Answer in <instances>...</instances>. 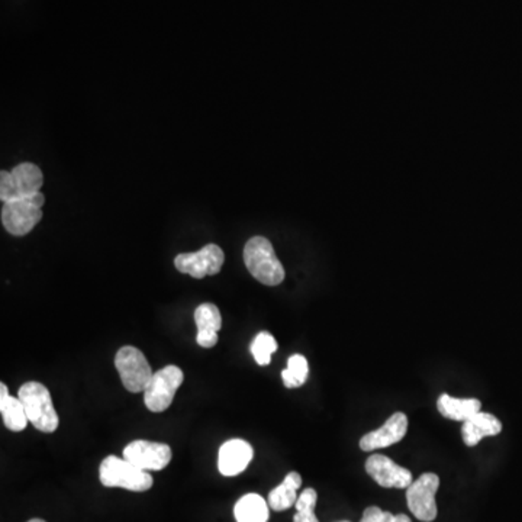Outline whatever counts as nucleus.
<instances>
[{"label":"nucleus","instance_id":"nucleus-12","mask_svg":"<svg viewBox=\"0 0 522 522\" xmlns=\"http://www.w3.org/2000/svg\"><path fill=\"white\" fill-rule=\"evenodd\" d=\"M408 431V417L404 412H397L388 418V421L375 429L361 437L360 448L363 451H375L379 448L393 446L402 441Z\"/></svg>","mask_w":522,"mask_h":522},{"label":"nucleus","instance_id":"nucleus-8","mask_svg":"<svg viewBox=\"0 0 522 522\" xmlns=\"http://www.w3.org/2000/svg\"><path fill=\"white\" fill-rule=\"evenodd\" d=\"M439 478L434 473H424L407 489L408 508L419 521L431 522L437 518L436 494Z\"/></svg>","mask_w":522,"mask_h":522},{"label":"nucleus","instance_id":"nucleus-17","mask_svg":"<svg viewBox=\"0 0 522 522\" xmlns=\"http://www.w3.org/2000/svg\"><path fill=\"white\" fill-rule=\"evenodd\" d=\"M302 487V478L300 473L291 472L285 480L274 488L269 494V507L273 511L281 512L291 508L298 501V489Z\"/></svg>","mask_w":522,"mask_h":522},{"label":"nucleus","instance_id":"nucleus-16","mask_svg":"<svg viewBox=\"0 0 522 522\" xmlns=\"http://www.w3.org/2000/svg\"><path fill=\"white\" fill-rule=\"evenodd\" d=\"M0 412L4 418V424L7 429L14 432H21L26 428L29 419L25 407L19 398L9 395V389L5 383L0 385Z\"/></svg>","mask_w":522,"mask_h":522},{"label":"nucleus","instance_id":"nucleus-11","mask_svg":"<svg viewBox=\"0 0 522 522\" xmlns=\"http://www.w3.org/2000/svg\"><path fill=\"white\" fill-rule=\"evenodd\" d=\"M366 472L371 476L378 485L382 488H395V489H408L414 480L412 473L408 468L397 465L389 458L382 454H373L366 461Z\"/></svg>","mask_w":522,"mask_h":522},{"label":"nucleus","instance_id":"nucleus-21","mask_svg":"<svg viewBox=\"0 0 522 522\" xmlns=\"http://www.w3.org/2000/svg\"><path fill=\"white\" fill-rule=\"evenodd\" d=\"M250 350H251L252 357L259 366H267V364H271V356L278 351V341L271 332H260L254 341L251 342Z\"/></svg>","mask_w":522,"mask_h":522},{"label":"nucleus","instance_id":"nucleus-19","mask_svg":"<svg viewBox=\"0 0 522 522\" xmlns=\"http://www.w3.org/2000/svg\"><path fill=\"white\" fill-rule=\"evenodd\" d=\"M234 516L237 522L269 521V502L257 494L244 495L235 504Z\"/></svg>","mask_w":522,"mask_h":522},{"label":"nucleus","instance_id":"nucleus-24","mask_svg":"<svg viewBox=\"0 0 522 522\" xmlns=\"http://www.w3.org/2000/svg\"><path fill=\"white\" fill-rule=\"evenodd\" d=\"M28 522H47V521H44V519H41V518H34V519H29Z\"/></svg>","mask_w":522,"mask_h":522},{"label":"nucleus","instance_id":"nucleus-9","mask_svg":"<svg viewBox=\"0 0 522 522\" xmlns=\"http://www.w3.org/2000/svg\"><path fill=\"white\" fill-rule=\"evenodd\" d=\"M225 254L220 245L208 244L196 252H183L174 259V266L181 273L192 278L203 279L220 273Z\"/></svg>","mask_w":522,"mask_h":522},{"label":"nucleus","instance_id":"nucleus-18","mask_svg":"<svg viewBox=\"0 0 522 522\" xmlns=\"http://www.w3.org/2000/svg\"><path fill=\"white\" fill-rule=\"evenodd\" d=\"M439 414L443 415L447 419H453V421L465 422L468 418L480 412L482 402L475 398L470 399H458V398L450 397V395H441L438 402H437Z\"/></svg>","mask_w":522,"mask_h":522},{"label":"nucleus","instance_id":"nucleus-15","mask_svg":"<svg viewBox=\"0 0 522 522\" xmlns=\"http://www.w3.org/2000/svg\"><path fill=\"white\" fill-rule=\"evenodd\" d=\"M501 431V421H499L495 415L480 411L463 422L461 437H463V441H465L466 446L475 447L478 446L485 437L497 436Z\"/></svg>","mask_w":522,"mask_h":522},{"label":"nucleus","instance_id":"nucleus-13","mask_svg":"<svg viewBox=\"0 0 522 522\" xmlns=\"http://www.w3.org/2000/svg\"><path fill=\"white\" fill-rule=\"evenodd\" d=\"M252 456H254V450H252L251 444L244 439H230L221 446L220 454H218V470L221 475L228 476V478L240 475L249 468Z\"/></svg>","mask_w":522,"mask_h":522},{"label":"nucleus","instance_id":"nucleus-14","mask_svg":"<svg viewBox=\"0 0 522 522\" xmlns=\"http://www.w3.org/2000/svg\"><path fill=\"white\" fill-rule=\"evenodd\" d=\"M195 322L198 327L196 342L203 349H212L218 344V331L222 328V317L213 303H202L195 310Z\"/></svg>","mask_w":522,"mask_h":522},{"label":"nucleus","instance_id":"nucleus-4","mask_svg":"<svg viewBox=\"0 0 522 522\" xmlns=\"http://www.w3.org/2000/svg\"><path fill=\"white\" fill-rule=\"evenodd\" d=\"M45 202L43 193L28 196L6 202L2 208V223L5 230L15 237H22L34 230L43 218V205Z\"/></svg>","mask_w":522,"mask_h":522},{"label":"nucleus","instance_id":"nucleus-7","mask_svg":"<svg viewBox=\"0 0 522 522\" xmlns=\"http://www.w3.org/2000/svg\"><path fill=\"white\" fill-rule=\"evenodd\" d=\"M183 371L170 364L154 371L152 380L144 390L145 407L152 412H163L173 404L174 395L183 383Z\"/></svg>","mask_w":522,"mask_h":522},{"label":"nucleus","instance_id":"nucleus-5","mask_svg":"<svg viewBox=\"0 0 522 522\" xmlns=\"http://www.w3.org/2000/svg\"><path fill=\"white\" fill-rule=\"evenodd\" d=\"M44 183L41 169L33 163H21L12 172L0 173V199L4 203L40 193Z\"/></svg>","mask_w":522,"mask_h":522},{"label":"nucleus","instance_id":"nucleus-3","mask_svg":"<svg viewBox=\"0 0 522 522\" xmlns=\"http://www.w3.org/2000/svg\"><path fill=\"white\" fill-rule=\"evenodd\" d=\"M99 479L103 487L123 488L133 492H145L153 487V476L147 470L116 456H108L102 461Z\"/></svg>","mask_w":522,"mask_h":522},{"label":"nucleus","instance_id":"nucleus-23","mask_svg":"<svg viewBox=\"0 0 522 522\" xmlns=\"http://www.w3.org/2000/svg\"><path fill=\"white\" fill-rule=\"evenodd\" d=\"M360 522H412L409 517L399 514V516H392L390 512L382 511L378 507H369L364 511L363 518Z\"/></svg>","mask_w":522,"mask_h":522},{"label":"nucleus","instance_id":"nucleus-20","mask_svg":"<svg viewBox=\"0 0 522 522\" xmlns=\"http://www.w3.org/2000/svg\"><path fill=\"white\" fill-rule=\"evenodd\" d=\"M308 375H310V364L302 354L289 357L288 368L281 371V379L288 389L300 388L307 382Z\"/></svg>","mask_w":522,"mask_h":522},{"label":"nucleus","instance_id":"nucleus-10","mask_svg":"<svg viewBox=\"0 0 522 522\" xmlns=\"http://www.w3.org/2000/svg\"><path fill=\"white\" fill-rule=\"evenodd\" d=\"M123 458L143 470H163L172 461V448L167 444L137 439L123 448Z\"/></svg>","mask_w":522,"mask_h":522},{"label":"nucleus","instance_id":"nucleus-2","mask_svg":"<svg viewBox=\"0 0 522 522\" xmlns=\"http://www.w3.org/2000/svg\"><path fill=\"white\" fill-rule=\"evenodd\" d=\"M18 398L25 407L31 424L41 432H54L60 419L50 390L40 382H26L19 388Z\"/></svg>","mask_w":522,"mask_h":522},{"label":"nucleus","instance_id":"nucleus-22","mask_svg":"<svg viewBox=\"0 0 522 522\" xmlns=\"http://www.w3.org/2000/svg\"><path fill=\"white\" fill-rule=\"evenodd\" d=\"M317 490L312 488L303 490L296 501V514L293 522H320L315 516V505H317Z\"/></svg>","mask_w":522,"mask_h":522},{"label":"nucleus","instance_id":"nucleus-1","mask_svg":"<svg viewBox=\"0 0 522 522\" xmlns=\"http://www.w3.org/2000/svg\"><path fill=\"white\" fill-rule=\"evenodd\" d=\"M247 271L266 286L281 285L285 279V269L274 252L273 245L264 237H252L244 247Z\"/></svg>","mask_w":522,"mask_h":522},{"label":"nucleus","instance_id":"nucleus-25","mask_svg":"<svg viewBox=\"0 0 522 522\" xmlns=\"http://www.w3.org/2000/svg\"><path fill=\"white\" fill-rule=\"evenodd\" d=\"M342 522H349V521H342Z\"/></svg>","mask_w":522,"mask_h":522},{"label":"nucleus","instance_id":"nucleus-6","mask_svg":"<svg viewBox=\"0 0 522 522\" xmlns=\"http://www.w3.org/2000/svg\"><path fill=\"white\" fill-rule=\"evenodd\" d=\"M115 368L119 378L123 380V388L133 393L144 392L154 375L144 353L133 346H125L118 350L115 356Z\"/></svg>","mask_w":522,"mask_h":522}]
</instances>
